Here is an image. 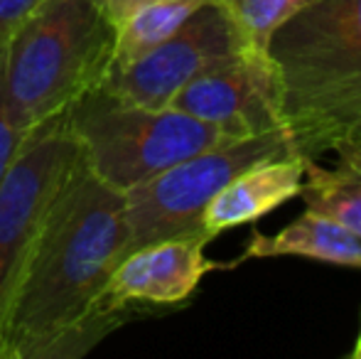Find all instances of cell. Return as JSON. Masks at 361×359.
<instances>
[{"instance_id":"cell-1","label":"cell","mask_w":361,"mask_h":359,"mask_svg":"<svg viewBox=\"0 0 361 359\" xmlns=\"http://www.w3.org/2000/svg\"><path fill=\"white\" fill-rule=\"evenodd\" d=\"M126 197L84 158L57 192L0 322V359H74L118 330L133 308L106 298L126 256Z\"/></svg>"},{"instance_id":"cell-2","label":"cell","mask_w":361,"mask_h":359,"mask_svg":"<svg viewBox=\"0 0 361 359\" xmlns=\"http://www.w3.org/2000/svg\"><path fill=\"white\" fill-rule=\"evenodd\" d=\"M268 54L293 153H361V0H310Z\"/></svg>"},{"instance_id":"cell-3","label":"cell","mask_w":361,"mask_h":359,"mask_svg":"<svg viewBox=\"0 0 361 359\" xmlns=\"http://www.w3.org/2000/svg\"><path fill=\"white\" fill-rule=\"evenodd\" d=\"M116 32L106 0H44L0 52L13 123L30 133L101 87L114 62Z\"/></svg>"},{"instance_id":"cell-4","label":"cell","mask_w":361,"mask_h":359,"mask_svg":"<svg viewBox=\"0 0 361 359\" xmlns=\"http://www.w3.org/2000/svg\"><path fill=\"white\" fill-rule=\"evenodd\" d=\"M64 118L79 140L86 168L118 192L226 140L216 126L185 111L130 104L106 87L81 96Z\"/></svg>"},{"instance_id":"cell-5","label":"cell","mask_w":361,"mask_h":359,"mask_svg":"<svg viewBox=\"0 0 361 359\" xmlns=\"http://www.w3.org/2000/svg\"><path fill=\"white\" fill-rule=\"evenodd\" d=\"M293 153L283 130L226 138L214 148H207L155 178L123 192L126 197V254L152 241L172 236L204 234L202 217L209 202L226 182L258 160L286 158ZM209 236V234H207ZM212 239V236H209Z\"/></svg>"},{"instance_id":"cell-6","label":"cell","mask_w":361,"mask_h":359,"mask_svg":"<svg viewBox=\"0 0 361 359\" xmlns=\"http://www.w3.org/2000/svg\"><path fill=\"white\" fill-rule=\"evenodd\" d=\"M81 158L67 118L30 130L0 182V322L47 209Z\"/></svg>"},{"instance_id":"cell-7","label":"cell","mask_w":361,"mask_h":359,"mask_svg":"<svg viewBox=\"0 0 361 359\" xmlns=\"http://www.w3.org/2000/svg\"><path fill=\"white\" fill-rule=\"evenodd\" d=\"M241 52L236 32L214 3H207L172 37L109 72L101 87L130 104L165 109L202 72Z\"/></svg>"},{"instance_id":"cell-8","label":"cell","mask_w":361,"mask_h":359,"mask_svg":"<svg viewBox=\"0 0 361 359\" xmlns=\"http://www.w3.org/2000/svg\"><path fill=\"white\" fill-rule=\"evenodd\" d=\"M170 106L216 126L226 138L286 133L281 89L268 52L241 49L192 79Z\"/></svg>"},{"instance_id":"cell-9","label":"cell","mask_w":361,"mask_h":359,"mask_svg":"<svg viewBox=\"0 0 361 359\" xmlns=\"http://www.w3.org/2000/svg\"><path fill=\"white\" fill-rule=\"evenodd\" d=\"M207 234L172 236L126 254L106 286V298L121 308L180 305L209 271L221 269L207 259Z\"/></svg>"},{"instance_id":"cell-10","label":"cell","mask_w":361,"mask_h":359,"mask_svg":"<svg viewBox=\"0 0 361 359\" xmlns=\"http://www.w3.org/2000/svg\"><path fill=\"white\" fill-rule=\"evenodd\" d=\"M307 158L286 155V158L258 160L251 168L241 170L231 182L216 192L202 217V229L214 239L216 234L233 226L251 224L261 219L283 202L300 195Z\"/></svg>"},{"instance_id":"cell-11","label":"cell","mask_w":361,"mask_h":359,"mask_svg":"<svg viewBox=\"0 0 361 359\" xmlns=\"http://www.w3.org/2000/svg\"><path fill=\"white\" fill-rule=\"evenodd\" d=\"M276 256H302V259L361 271V239L337 221L305 209V214H300L278 234L268 236L253 229L251 241L236 264L248 259H276Z\"/></svg>"},{"instance_id":"cell-12","label":"cell","mask_w":361,"mask_h":359,"mask_svg":"<svg viewBox=\"0 0 361 359\" xmlns=\"http://www.w3.org/2000/svg\"><path fill=\"white\" fill-rule=\"evenodd\" d=\"M298 197L310 212L337 221L361 239V153H337L334 168L307 158Z\"/></svg>"},{"instance_id":"cell-13","label":"cell","mask_w":361,"mask_h":359,"mask_svg":"<svg viewBox=\"0 0 361 359\" xmlns=\"http://www.w3.org/2000/svg\"><path fill=\"white\" fill-rule=\"evenodd\" d=\"M212 0H150L118 23L111 69L138 59L177 32L202 5Z\"/></svg>"},{"instance_id":"cell-14","label":"cell","mask_w":361,"mask_h":359,"mask_svg":"<svg viewBox=\"0 0 361 359\" xmlns=\"http://www.w3.org/2000/svg\"><path fill=\"white\" fill-rule=\"evenodd\" d=\"M231 23L241 49L268 52L271 37L310 0H212Z\"/></svg>"},{"instance_id":"cell-15","label":"cell","mask_w":361,"mask_h":359,"mask_svg":"<svg viewBox=\"0 0 361 359\" xmlns=\"http://www.w3.org/2000/svg\"><path fill=\"white\" fill-rule=\"evenodd\" d=\"M27 133L20 130L13 123L8 114V104H5V91H3V57H0V182L8 175L10 165H13L15 155L20 153Z\"/></svg>"},{"instance_id":"cell-16","label":"cell","mask_w":361,"mask_h":359,"mask_svg":"<svg viewBox=\"0 0 361 359\" xmlns=\"http://www.w3.org/2000/svg\"><path fill=\"white\" fill-rule=\"evenodd\" d=\"M44 0H0V52L15 30L42 5Z\"/></svg>"},{"instance_id":"cell-17","label":"cell","mask_w":361,"mask_h":359,"mask_svg":"<svg viewBox=\"0 0 361 359\" xmlns=\"http://www.w3.org/2000/svg\"><path fill=\"white\" fill-rule=\"evenodd\" d=\"M145 3H150V0H106V8H109L114 23L118 25V23H123L133 10H138L140 5H145Z\"/></svg>"},{"instance_id":"cell-18","label":"cell","mask_w":361,"mask_h":359,"mask_svg":"<svg viewBox=\"0 0 361 359\" xmlns=\"http://www.w3.org/2000/svg\"><path fill=\"white\" fill-rule=\"evenodd\" d=\"M352 357H354V359H361V327H359V337H357V345H354V350H352Z\"/></svg>"}]
</instances>
